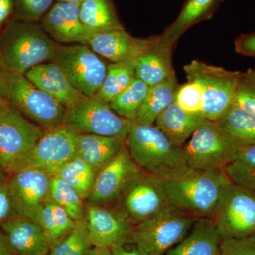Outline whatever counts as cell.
<instances>
[{"label":"cell","mask_w":255,"mask_h":255,"mask_svg":"<svg viewBox=\"0 0 255 255\" xmlns=\"http://www.w3.org/2000/svg\"><path fill=\"white\" fill-rule=\"evenodd\" d=\"M126 145L142 172L162 179H178L192 172L182 147L174 145L154 125L132 123Z\"/></svg>","instance_id":"cell-1"},{"label":"cell","mask_w":255,"mask_h":255,"mask_svg":"<svg viewBox=\"0 0 255 255\" xmlns=\"http://www.w3.org/2000/svg\"><path fill=\"white\" fill-rule=\"evenodd\" d=\"M162 182L169 204L196 219H212L232 184L224 170L192 171Z\"/></svg>","instance_id":"cell-2"},{"label":"cell","mask_w":255,"mask_h":255,"mask_svg":"<svg viewBox=\"0 0 255 255\" xmlns=\"http://www.w3.org/2000/svg\"><path fill=\"white\" fill-rule=\"evenodd\" d=\"M58 46L41 26L15 21L0 37V69L24 75L37 65L51 62Z\"/></svg>","instance_id":"cell-3"},{"label":"cell","mask_w":255,"mask_h":255,"mask_svg":"<svg viewBox=\"0 0 255 255\" xmlns=\"http://www.w3.org/2000/svg\"><path fill=\"white\" fill-rule=\"evenodd\" d=\"M0 95L23 117L44 130L66 124L68 110L22 74L0 69Z\"/></svg>","instance_id":"cell-4"},{"label":"cell","mask_w":255,"mask_h":255,"mask_svg":"<svg viewBox=\"0 0 255 255\" xmlns=\"http://www.w3.org/2000/svg\"><path fill=\"white\" fill-rule=\"evenodd\" d=\"M196 219L169 204L134 225L131 245L143 255H164L187 236Z\"/></svg>","instance_id":"cell-5"},{"label":"cell","mask_w":255,"mask_h":255,"mask_svg":"<svg viewBox=\"0 0 255 255\" xmlns=\"http://www.w3.org/2000/svg\"><path fill=\"white\" fill-rule=\"evenodd\" d=\"M188 80L197 82L201 89V114L218 122L234 105L241 72L192 60L184 67Z\"/></svg>","instance_id":"cell-6"},{"label":"cell","mask_w":255,"mask_h":255,"mask_svg":"<svg viewBox=\"0 0 255 255\" xmlns=\"http://www.w3.org/2000/svg\"><path fill=\"white\" fill-rule=\"evenodd\" d=\"M238 148L216 122L205 119L182 150L192 170L214 171L224 170Z\"/></svg>","instance_id":"cell-7"},{"label":"cell","mask_w":255,"mask_h":255,"mask_svg":"<svg viewBox=\"0 0 255 255\" xmlns=\"http://www.w3.org/2000/svg\"><path fill=\"white\" fill-rule=\"evenodd\" d=\"M44 131L11 105L0 113V165L8 176L19 168Z\"/></svg>","instance_id":"cell-8"},{"label":"cell","mask_w":255,"mask_h":255,"mask_svg":"<svg viewBox=\"0 0 255 255\" xmlns=\"http://www.w3.org/2000/svg\"><path fill=\"white\" fill-rule=\"evenodd\" d=\"M51 62L57 64L72 85L87 97L97 95L107 75L105 62L86 44H58Z\"/></svg>","instance_id":"cell-9"},{"label":"cell","mask_w":255,"mask_h":255,"mask_svg":"<svg viewBox=\"0 0 255 255\" xmlns=\"http://www.w3.org/2000/svg\"><path fill=\"white\" fill-rule=\"evenodd\" d=\"M133 122L114 112L110 103L97 95L86 97L68 111L66 124L81 133L119 137L126 141Z\"/></svg>","instance_id":"cell-10"},{"label":"cell","mask_w":255,"mask_h":255,"mask_svg":"<svg viewBox=\"0 0 255 255\" xmlns=\"http://www.w3.org/2000/svg\"><path fill=\"white\" fill-rule=\"evenodd\" d=\"M85 220L92 246L110 249L131 244L134 224L117 204L85 202Z\"/></svg>","instance_id":"cell-11"},{"label":"cell","mask_w":255,"mask_h":255,"mask_svg":"<svg viewBox=\"0 0 255 255\" xmlns=\"http://www.w3.org/2000/svg\"><path fill=\"white\" fill-rule=\"evenodd\" d=\"M78 133L68 124L45 130L18 169L33 167L55 176L62 166L76 155Z\"/></svg>","instance_id":"cell-12"},{"label":"cell","mask_w":255,"mask_h":255,"mask_svg":"<svg viewBox=\"0 0 255 255\" xmlns=\"http://www.w3.org/2000/svg\"><path fill=\"white\" fill-rule=\"evenodd\" d=\"M143 173L125 145L117 157L97 173L86 201L97 205H114Z\"/></svg>","instance_id":"cell-13"},{"label":"cell","mask_w":255,"mask_h":255,"mask_svg":"<svg viewBox=\"0 0 255 255\" xmlns=\"http://www.w3.org/2000/svg\"><path fill=\"white\" fill-rule=\"evenodd\" d=\"M212 220L223 238L255 235V194L232 183Z\"/></svg>","instance_id":"cell-14"},{"label":"cell","mask_w":255,"mask_h":255,"mask_svg":"<svg viewBox=\"0 0 255 255\" xmlns=\"http://www.w3.org/2000/svg\"><path fill=\"white\" fill-rule=\"evenodd\" d=\"M51 178L33 167H24L10 174V196L18 216L36 220L38 211L49 199Z\"/></svg>","instance_id":"cell-15"},{"label":"cell","mask_w":255,"mask_h":255,"mask_svg":"<svg viewBox=\"0 0 255 255\" xmlns=\"http://www.w3.org/2000/svg\"><path fill=\"white\" fill-rule=\"evenodd\" d=\"M163 179L144 172L117 203L134 225L155 216L169 206Z\"/></svg>","instance_id":"cell-16"},{"label":"cell","mask_w":255,"mask_h":255,"mask_svg":"<svg viewBox=\"0 0 255 255\" xmlns=\"http://www.w3.org/2000/svg\"><path fill=\"white\" fill-rule=\"evenodd\" d=\"M80 12V5L57 3L43 16L41 27L58 43L87 45L97 32L82 22Z\"/></svg>","instance_id":"cell-17"},{"label":"cell","mask_w":255,"mask_h":255,"mask_svg":"<svg viewBox=\"0 0 255 255\" xmlns=\"http://www.w3.org/2000/svg\"><path fill=\"white\" fill-rule=\"evenodd\" d=\"M157 39L158 37L147 39L134 38L124 29L114 30L95 33L87 45L97 55L115 63L137 59Z\"/></svg>","instance_id":"cell-18"},{"label":"cell","mask_w":255,"mask_h":255,"mask_svg":"<svg viewBox=\"0 0 255 255\" xmlns=\"http://www.w3.org/2000/svg\"><path fill=\"white\" fill-rule=\"evenodd\" d=\"M24 75L68 111L86 98L87 96L72 85L63 70L53 62L37 65Z\"/></svg>","instance_id":"cell-19"},{"label":"cell","mask_w":255,"mask_h":255,"mask_svg":"<svg viewBox=\"0 0 255 255\" xmlns=\"http://www.w3.org/2000/svg\"><path fill=\"white\" fill-rule=\"evenodd\" d=\"M15 255H48L50 246L43 229L34 220L16 216L0 225Z\"/></svg>","instance_id":"cell-20"},{"label":"cell","mask_w":255,"mask_h":255,"mask_svg":"<svg viewBox=\"0 0 255 255\" xmlns=\"http://www.w3.org/2000/svg\"><path fill=\"white\" fill-rule=\"evenodd\" d=\"M222 240L212 219H198L187 236L164 255H219Z\"/></svg>","instance_id":"cell-21"},{"label":"cell","mask_w":255,"mask_h":255,"mask_svg":"<svg viewBox=\"0 0 255 255\" xmlns=\"http://www.w3.org/2000/svg\"><path fill=\"white\" fill-rule=\"evenodd\" d=\"M205 119L202 114L184 110L174 100L159 114L155 127L174 145L182 147Z\"/></svg>","instance_id":"cell-22"},{"label":"cell","mask_w":255,"mask_h":255,"mask_svg":"<svg viewBox=\"0 0 255 255\" xmlns=\"http://www.w3.org/2000/svg\"><path fill=\"white\" fill-rule=\"evenodd\" d=\"M172 49L166 46L158 36L157 41L137 58L136 78L151 87L174 76Z\"/></svg>","instance_id":"cell-23"},{"label":"cell","mask_w":255,"mask_h":255,"mask_svg":"<svg viewBox=\"0 0 255 255\" xmlns=\"http://www.w3.org/2000/svg\"><path fill=\"white\" fill-rule=\"evenodd\" d=\"M125 145V141L119 137L79 132L76 139V155L98 173L117 157Z\"/></svg>","instance_id":"cell-24"},{"label":"cell","mask_w":255,"mask_h":255,"mask_svg":"<svg viewBox=\"0 0 255 255\" xmlns=\"http://www.w3.org/2000/svg\"><path fill=\"white\" fill-rule=\"evenodd\" d=\"M236 147L255 145V116L234 105L216 122Z\"/></svg>","instance_id":"cell-25"},{"label":"cell","mask_w":255,"mask_h":255,"mask_svg":"<svg viewBox=\"0 0 255 255\" xmlns=\"http://www.w3.org/2000/svg\"><path fill=\"white\" fill-rule=\"evenodd\" d=\"M35 221L43 229L50 249L66 237L75 224L68 213L50 199L41 206Z\"/></svg>","instance_id":"cell-26"},{"label":"cell","mask_w":255,"mask_h":255,"mask_svg":"<svg viewBox=\"0 0 255 255\" xmlns=\"http://www.w3.org/2000/svg\"><path fill=\"white\" fill-rule=\"evenodd\" d=\"M178 89L175 75L151 87L134 122L153 125L159 114L175 100Z\"/></svg>","instance_id":"cell-27"},{"label":"cell","mask_w":255,"mask_h":255,"mask_svg":"<svg viewBox=\"0 0 255 255\" xmlns=\"http://www.w3.org/2000/svg\"><path fill=\"white\" fill-rule=\"evenodd\" d=\"M224 172L233 184L255 194V145L238 147Z\"/></svg>","instance_id":"cell-28"},{"label":"cell","mask_w":255,"mask_h":255,"mask_svg":"<svg viewBox=\"0 0 255 255\" xmlns=\"http://www.w3.org/2000/svg\"><path fill=\"white\" fill-rule=\"evenodd\" d=\"M97 172L78 155L68 161L55 176L73 187L84 201L91 193Z\"/></svg>","instance_id":"cell-29"},{"label":"cell","mask_w":255,"mask_h":255,"mask_svg":"<svg viewBox=\"0 0 255 255\" xmlns=\"http://www.w3.org/2000/svg\"><path fill=\"white\" fill-rule=\"evenodd\" d=\"M80 15L82 22L97 33L124 29L108 0H85Z\"/></svg>","instance_id":"cell-30"},{"label":"cell","mask_w":255,"mask_h":255,"mask_svg":"<svg viewBox=\"0 0 255 255\" xmlns=\"http://www.w3.org/2000/svg\"><path fill=\"white\" fill-rule=\"evenodd\" d=\"M135 62L136 59L110 64L107 66L105 80L97 95L108 103L114 100L136 78Z\"/></svg>","instance_id":"cell-31"},{"label":"cell","mask_w":255,"mask_h":255,"mask_svg":"<svg viewBox=\"0 0 255 255\" xmlns=\"http://www.w3.org/2000/svg\"><path fill=\"white\" fill-rule=\"evenodd\" d=\"M215 1L189 0L173 24L160 36L161 41L169 48H173L179 37L206 14Z\"/></svg>","instance_id":"cell-32"},{"label":"cell","mask_w":255,"mask_h":255,"mask_svg":"<svg viewBox=\"0 0 255 255\" xmlns=\"http://www.w3.org/2000/svg\"><path fill=\"white\" fill-rule=\"evenodd\" d=\"M150 87L135 78L132 83L110 102L111 108L120 117L134 122Z\"/></svg>","instance_id":"cell-33"},{"label":"cell","mask_w":255,"mask_h":255,"mask_svg":"<svg viewBox=\"0 0 255 255\" xmlns=\"http://www.w3.org/2000/svg\"><path fill=\"white\" fill-rule=\"evenodd\" d=\"M49 199L61 206L74 221L85 218V202L81 196L56 176L51 178Z\"/></svg>","instance_id":"cell-34"},{"label":"cell","mask_w":255,"mask_h":255,"mask_svg":"<svg viewBox=\"0 0 255 255\" xmlns=\"http://www.w3.org/2000/svg\"><path fill=\"white\" fill-rule=\"evenodd\" d=\"M92 246L84 218L75 221L72 231L50 249L48 255H85Z\"/></svg>","instance_id":"cell-35"},{"label":"cell","mask_w":255,"mask_h":255,"mask_svg":"<svg viewBox=\"0 0 255 255\" xmlns=\"http://www.w3.org/2000/svg\"><path fill=\"white\" fill-rule=\"evenodd\" d=\"M234 105L255 116V70L249 68L240 74Z\"/></svg>","instance_id":"cell-36"},{"label":"cell","mask_w":255,"mask_h":255,"mask_svg":"<svg viewBox=\"0 0 255 255\" xmlns=\"http://www.w3.org/2000/svg\"><path fill=\"white\" fill-rule=\"evenodd\" d=\"M16 17L19 21L33 22L44 16L53 0H13Z\"/></svg>","instance_id":"cell-37"},{"label":"cell","mask_w":255,"mask_h":255,"mask_svg":"<svg viewBox=\"0 0 255 255\" xmlns=\"http://www.w3.org/2000/svg\"><path fill=\"white\" fill-rule=\"evenodd\" d=\"M176 102L182 108L194 114H201V89L197 82L188 80L178 89Z\"/></svg>","instance_id":"cell-38"},{"label":"cell","mask_w":255,"mask_h":255,"mask_svg":"<svg viewBox=\"0 0 255 255\" xmlns=\"http://www.w3.org/2000/svg\"><path fill=\"white\" fill-rule=\"evenodd\" d=\"M219 255H255V235L223 238Z\"/></svg>","instance_id":"cell-39"},{"label":"cell","mask_w":255,"mask_h":255,"mask_svg":"<svg viewBox=\"0 0 255 255\" xmlns=\"http://www.w3.org/2000/svg\"><path fill=\"white\" fill-rule=\"evenodd\" d=\"M8 178L0 180V225L8 220L19 216L15 211L11 201Z\"/></svg>","instance_id":"cell-40"},{"label":"cell","mask_w":255,"mask_h":255,"mask_svg":"<svg viewBox=\"0 0 255 255\" xmlns=\"http://www.w3.org/2000/svg\"><path fill=\"white\" fill-rule=\"evenodd\" d=\"M235 49L239 54L255 58V33L241 35L236 38Z\"/></svg>","instance_id":"cell-41"},{"label":"cell","mask_w":255,"mask_h":255,"mask_svg":"<svg viewBox=\"0 0 255 255\" xmlns=\"http://www.w3.org/2000/svg\"><path fill=\"white\" fill-rule=\"evenodd\" d=\"M0 255H15L7 236L0 228Z\"/></svg>","instance_id":"cell-42"},{"label":"cell","mask_w":255,"mask_h":255,"mask_svg":"<svg viewBox=\"0 0 255 255\" xmlns=\"http://www.w3.org/2000/svg\"><path fill=\"white\" fill-rule=\"evenodd\" d=\"M13 9H14V1L5 0L3 4L0 6V24L9 17Z\"/></svg>","instance_id":"cell-43"},{"label":"cell","mask_w":255,"mask_h":255,"mask_svg":"<svg viewBox=\"0 0 255 255\" xmlns=\"http://www.w3.org/2000/svg\"><path fill=\"white\" fill-rule=\"evenodd\" d=\"M113 255H143L135 246L132 247V249H127L124 247L114 248L112 249Z\"/></svg>","instance_id":"cell-44"},{"label":"cell","mask_w":255,"mask_h":255,"mask_svg":"<svg viewBox=\"0 0 255 255\" xmlns=\"http://www.w3.org/2000/svg\"><path fill=\"white\" fill-rule=\"evenodd\" d=\"M85 255H113V253L110 248L92 246Z\"/></svg>","instance_id":"cell-45"},{"label":"cell","mask_w":255,"mask_h":255,"mask_svg":"<svg viewBox=\"0 0 255 255\" xmlns=\"http://www.w3.org/2000/svg\"><path fill=\"white\" fill-rule=\"evenodd\" d=\"M9 106V104H8L7 102H6V100L0 95V113L2 112L4 110H6Z\"/></svg>","instance_id":"cell-46"},{"label":"cell","mask_w":255,"mask_h":255,"mask_svg":"<svg viewBox=\"0 0 255 255\" xmlns=\"http://www.w3.org/2000/svg\"><path fill=\"white\" fill-rule=\"evenodd\" d=\"M85 0H58V2L81 5Z\"/></svg>","instance_id":"cell-47"},{"label":"cell","mask_w":255,"mask_h":255,"mask_svg":"<svg viewBox=\"0 0 255 255\" xmlns=\"http://www.w3.org/2000/svg\"><path fill=\"white\" fill-rule=\"evenodd\" d=\"M8 177H9V176L6 174L4 169H3L2 167L0 165V180H1V179H7Z\"/></svg>","instance_id":"cell-48"},{"label":"cell","mask_w":255,"mask_h":255,"mask_svg":"<svg viewBox=\"0 0 255 255\" xmlns=\"http://www.w3.org/2000/svg\"><path fill=\"white\" fill-rule=\"evenodd\" d=\"M4 1L5 0H0V6L3 4V2H4Z\"/></svg>","instance_id":"cell-49"}]
</instances>
